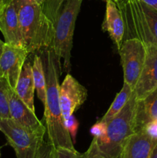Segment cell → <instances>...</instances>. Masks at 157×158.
Masks as SVG:
<instances>
[{
  "mask_svg": "<svg viewBox=\"0 0 157 158\" xmlns=\"http://www.w3.org/2000/svg\"><path fill=\"white\" fill-rule=\"evenodd\" d=\"M106 132H107V123L103 120L96 122L90 128V134L93 136V138H102L106 136Z\"/></svg>",
  "mask_w": 157,
  "mask_h": 158,
  "instance_id": "23",
  "label": "cell"
},
{
  "mask_svg": "<svg viewBox=\"0 0 157 158\" xmlns=\"http://www.w3.org/2000/svg\"><path fill=\"white\" fill-rule=\"evenodd\" d=\"M9 87L6 80L0 77V118H10L8 99Z\"/></svg>",
  "mask_w": 157,
  "mask_h": 158,
  "instance_id": "19",
  "label": "cell"
},
{
  "mask_svg": "<svg viewBox=\"0 0 157 158\" xmlns=\"http://www.w3.org/2000/svg\"><path fill=\"white\" fill-rule=\"evenodd\" d=\"M24 48L29 54L51 47L53 27L35 0H15Z\"/></svg>",
  "mask_w": 157,
  "mask_h": 158,
  "instance_id": "4",
  "label": "cell"
},
{
  "mask_svg": "<svg viewBox=\"0 0 157 158\" xmlns=\"http://www.w3.org/2000/svg\"><path fill=\"white\" fill-rule=\"evenodd\" d=\"M5 45H6V43H5V42H3V41H2L1 39H0V56H2L3 50H4Z\"/></svg>",
  "mask_w": 157,
  "mask_h": 158,
  "instance_id": "27",
  "label": "cell"
},
{
  "mask_svg": "<svg viewBox=\"0 0 157 158\" xmlns=\"http://www.w3.org/2000/svg\"><path fill=\"white\" fill-rule=\"evenodd\" d=\"M142 131H144L149 137L157 143V120L146 123Z\"/></svg>",
  "mask_w": 157,
  "mask_h": 158,
  "instance_id": "24",
  "label": "cell"
},
{
  "mask_svg": "<svg viewBox=\"0 0 157 158\" xmlns=\"http://www.w3.org/2000/svg\"><path fill=\"white\" fill-rule=\"evenodd\" d=\"M8 99L10 118L32 134L44 137L46 127L38 120L35 112L32 111L11 87L8 91Z\"/></svg>",
  "mask_w": 157,
  "mask_h": 158,
  "instance_id": "8",
  "label": "cell"
},
{
  "mask_svg": "<svg viewBox=\"0 0 157 158\" xmlns=\"http://www.w3.org/2000/svg\"><path fill=\"white\" fill-rule=\"evenodd\" d=\"M46 82L44 119L48 140L55 148H63L75 151L74 143L65 127L59 99V76L61 63L52 47L42 50Z\"/></svg>",
  "mask_w": 157,
  "mask_h": 158,
  "instance_id": "1",
  "label": "cell"
},
{
  "mask_svg": "<svg viewBox=\"0 0 157 158\" xmlns=\"http://www.w3.org/2000/svg\"><path fill=\"white\" fill-rule=\"evenodd\" d=\"M87 96V89L72 75L67 74L59 86L60 105L64 120L85 103Z\"/></svg>",
  "mask_w": 157,
  "mask_h": 158,
  "instance_id": "10",
  "label": "cell"
},
{
  "mask_svg": "<svg viewBox=\"0 0 157 158\" xmlns=\"http://www.w3.org/2000/svg\"><path fill=\"white\" fill-rule=\"evenodd\" d=\"M33 77H32V63L29 59H26L23 64L19 77L15 88V92L18 97L32 110L35 111L34 106V92H35Z\"/></svg>",
  "mask_w": 157,
  "mask_h": 158,
  "instance_id": "16",
  "label": "cell"
},
{
  "mask_svg": "<svg viewBox=\"0 0 157 158\" xmlns=\"http://www.w3.org/2000/svg\"><path fill=\"white\" fill-rule=\"evenodd\" d=\"M0 31L4 36L5 43L24 48L15 0L2 2L0 6Z\"/></svg>",
  "mask_w": 157,
  "mask_h": 158,
  "instance_id": "11",
  "label": "cell"
},
{
  "mask_svg": "<svg viewBox=\"0 0 157 158\" xmlns=\"http://www.w3.org/2000/svg\"><path fill=\"white\" fill-rule=\"evenodd\" d=\"M54 147L48 140L45 141L44 139L40 142L35 158H52L53 157Z\"/></svg>",
  "mask_w": 157,
  "mask_h": 158,
  "instance_id": "20",
  "label": "cell"
},
{
  "mask_svg": "<svg viewBox=\"0 0 157 158\" xmlns=\"http://www.w3.org/2000/svg\"><path fill=\"white\" fill-rule=\"evenodd\" d=\"M157 120V88L145 98L136 100L134 131L143 130L146 123Z\"/></svg>",
  "mask_w": 157,
  "mask_h": 158,
  "instance_id": "15",
  "label": "cell"
},
{
  "mask_svg": "<svg viewBox=\"0 0 157 158\" xmlns=\"http://www.w3.org/2000/svg\"><path fill=\"white\" fill-rule=\"evenodd\" d=\"M124 73V83L133 90L143 70L146 56V47L138 39L123 40L119 49Z\"/></svg>",
  "mask_w": 157,
  "mask_h": 158,
  "instance_id": "7",
  "label": "cell"
},
{
  "mask_svg": "<svg viewBox=\"0 0 157 158\" xmlns=\"http://www.w3.org/2000/svg\"><path fill=\"white\" fill-rule=\"evenodd\" d=\"M149 158H157V144L154 147L152 154H151V156Z\"/></svg>",
  "mask_w": 157,
  "mask_h": 158,
  "instance_id": "26",
  "label": "cell"
},
{
  "mask_svg": "<svg viewBox=\"0 0 157 158\" xmlns=\"http://www.w3.org/2000/svg\"><path fill=\"white\" fill-rule=\"evenodd\" d=\"M157 88V46H146L143 70L133 89L136 100H142Z\"/></svg>",
  "mask_w": 157,
  "mask_h": 158,
  "instance_id": "12",
  "label": "cell"
},
{
  "mask_svg": "<svg viewBox=\"0 0 157 158\" xmlns=\"http://www.w3.org/2000/svg\"><path fill=\"white\" fill-rule=\"evenodd\" d=\"M156 144L143 131L135 132L126 141L121 158H149Z\"/></svg>",
  "mask_w": 157,
  "mask_h": 158,
  "instance_id": "14",
  "label": "cell"
},
{
  "mask_svg": "<svg viewBox=\"0 0 157 158\" xmlns=\"http://www.w3.org/2000/svg\"><path fill=\"white\" fill-rule=\"evenodd\" d=\"M133 90L126 83H123V86L120 92L115 97V100L112 103L111 106H109V110L106 113L101 120L109 123L112 119H113L124 108L127 102L130 99Z\"/></svg>",
  "mask_w": 157,
  "mask_h": 158,
  "instance_id": "18",
  "label": "cell"
},
{
  "mask_svg": "<svg viewBox=\"0 0 157 158\" xmlns=\"http://www.w3.org/2000/svg\"><path fill=\"white\" fill-rule=\"evenodd\" d=\"M0 156H1V147H0Z\"/></svg>",
  "mask_w": 157,
  "mask_h": 158,
  "instance_id": "32",
  "label": "cell"
},
{
  "mask_svg": "<svg viewBox=\"0 0 157 158\" xmlns=\"http://www.w3.org/2000/svg\"><path fill=\"white\" fill-rule=\"evenodd\" d=\"M52 158H82V154L78 153L76 150L72 151L67 148H54Z\"/></svg>",
  "mask_w": 157,
  "mask_h": 158,
  "instance_id": "22",
  "label": "cell"
},
{
  "mask_svg": "<svg viewBox=\"0 0 157 158\" xmlns=\"http://www.w3.org/2000/svg\"><path fill=\"white\" fill-rule=\"evenodd\" d=\"M78 126H79V123L77 120V119L74 117L73 114L70 116L67 120H65V127H66V130L69 132L73 143H75V139H76Z\"/></svg>",
  "mask_w": 157,
  "mask_h": 158,
  "instance_id": "21",
  "label": "cell"
},
{
  "mask_svg": "<svg viewBox=\"0 0 157 158\" xmlns=\"http://www.w3.org/2000/svg\"><path fill=\"white\" fill-rule=\"evenodd\" d=\"M2 3V1H1V0H0V6H1Z\"/></svg>",
  "mask_w": 157,
  "mask_h": 158,
  "instance_id": "31",
  "label": "cell"
},
{
  "mask_svg": "<svg viewBox=\"0 0 157 158\" xmlns=\"http://www.w3.org/2000/svg\"><path fill=\"white\" fill-rule=\"evenodd\" d=\"M32 69L34 85H35V89H36L37 97L39 99L40 101L44 104L45 102H46V82L41 56H38L37 54L34 55L33 63L32 64Z\"/></svg>",
  "mask_w": 157,
  "mask_h": 158,
  "instance_id": "17",
  "label": "cell"
},
{
  "mask_svg": "<svg viewBox=\"0 0 157 158\" xmlns=\"http://www.w3.org/2000/svg\"><path fill=\"white\" fill-rule=\"evenodd\" d=\"M2 2H9V1H10V0H1Z\"/></svg>",
  "mask_w": 157,
  "mask_h": 158,
  "instance_id": "29",
  "label": "cell"
},
{
  "mask_svg": "<svg viewBox=\"0 0 157 158\" xmlns=\"http://www.w3.org/2000/svg\"><path fill=\"white\" fill-rule=\"evenodd\" d=\"M140 1L157 10V0H140Z\"/></svg>",
  "mask_w": 157,
  "mask_h": 158,
  "instance_id": "25",
  "label": "cell"
},
{
  "mask_svg": "<svg viewBox=\"0 0 157 158\" xmlns=\"http://www.w3.org/2000/svg\"><path fill=\"white\" fill-rule=\"evenodd\" d=\"M104 1H105V0H104ZM112 1H114L115 2H119V1H121V0H112Z\"/></svg>",
  "mask_w": 157,
  "mask_h": 158,
  "instance_id": "30",
  "label": "cell"
},
{
  "mask_svg": "<svg viewBox=\"0 0 157 158\" xmlns=\"http://www.w3.org/2000/svg\"><path fill=\"white\" fill-rule=\"evenodd\" d=\"M0 131L14 149L16 158H35L40 142L44 139L30 133L11 118H0Z\"/></svg>",
  "mask_w": 157,
  "mask_h": 158,
  "instance_id": "6",
  "label": "cell"
},
{
  "mask_svg": "<svg viewBox=\"0 0 157 158\" xmlns=\"http://www.w3.org/2000/svg\"><path fill=\"white\" fill-rule=\"evenodd\" d=\"M136 98L134 92L123 110L107 123V132L102 138H93L82 158H121L125 144L135 133Z\"/></svg>",
  "mask_w": 157,
  "mask_h": 158,
  "instance_id": "3",
  "label": "cell"
},
{
  "mask_svg": "<svg viewBox=\"0 0 157 158\" xmlns=\"http://www.w3.org/2000/svg\"><path fill=\"white\" fill-rule=\"evenodd\" d=\"M35 1L37 2L38 3V4H40V5H42V4L43 2H44L45 1H46V0H35Z\"/></svg>",
  "mask_w": 157,
  "mask_h": 158,
  "instance_id": "28",
  "label": "cell"
},
{
  "mask_svg": "<svg viewBox=\"0 0 157 158\" xmlns=\"http://www.w3.org/2000/svg\"><path fill=\"white\" fill-rule=\"evenodd\" d=\"M83 0H46L41 5L53 27L52 49L58 59H63V67L71 69V51L75 20Z\"/></svg>",
  "mask_w": 157,
  "mask_h": 158,
  "instance_id": "2",
  "label": "cell"
},
{
  "mask_svg": "<svg viewBox=\"0 0 157 158\" xmlns=\"http://www.w3.org/2000/svg\"><path fill=\"white\" fill-rule=\"evenodd\" d=\"M105 1L106 2V15L102 25V29L108 32L119 50L124 38V22L116 3L112 0Z\"/></svg>",
  "mask_w": 157,
  "mask_h": 158,
  "instance_id": "13",
  "label": "cell"
},
{
  "mask_svg": "<svg viewBox=\"0 0 157 158\" xmlns=\"http://www.w3.org/2000/svg\"><path fill=\"white\" fill-rule=\"evenodd\" d=\"M117 6L124 22L123 40L138 39L145 46H157V10L140 0H121Z\"/></svg>",
  "mask_w": 157,
  "mask_h": 158,
  "instance_id": "5",
  "label": "cell"
},
{
  "mask_svg": "<svg viewBox=\"0 0 157 158\" xmlns=\"http://www.w3.org/2000/svg\"><path fill=\"white\" fill-rule=\"evenodd\" d=\"M28 55L29 52L25 48L7 43L5 45L0 56V77L5 79L12 89H15Z\"/></svg>",
  "mask_w": 157,
  "mask_h": 158,
  "instance_id": "9",
  "label": "cell"
}]
</instances>
